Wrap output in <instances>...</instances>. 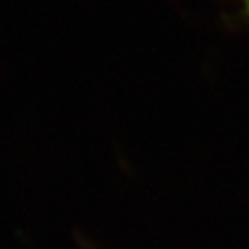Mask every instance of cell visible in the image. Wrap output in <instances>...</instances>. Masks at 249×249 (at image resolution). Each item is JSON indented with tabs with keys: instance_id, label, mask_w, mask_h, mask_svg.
I'll return each mask as SVG.
<instances>
[{
	"instance_id": "obj_1",
	"label": "cell",
	"mask_w": 249,
	"mask_h": 249,
	"mask_svg": "<svg viewBox=\"0 0 249 249\" xmlns=\"http://www.w3.org/2000/svg\"><path fill=\"white\" fill-rule=\"evenodd\" d=\"M233 5L230 13L223 15L225 24L230 28H249V0H228Z\"/></svg>"
}]
</instances>
